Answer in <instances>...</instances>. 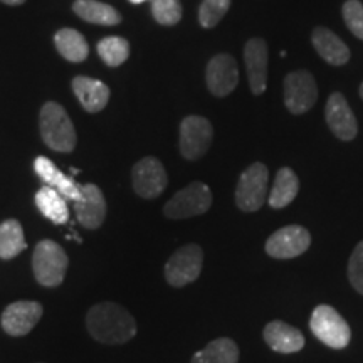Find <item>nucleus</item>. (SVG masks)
<instances>
[{"label": "nucleus", "instance_id": "f257e3e1", "mask_svg": "<svg viewBox=\"0 0 363 363\" xmlns=\"http://www.w3.org/2000/svg\"><path fill=\"white\" fill-rule=\"evenodd\" d=\"M86 328L96 342L121 345L136 335V321L126 308L116 303H99L86 315Z\"/></svg>", "mask_w": 363, "mask_h": 363}, {"label": "nucleus", "instance_id": "f03ea898", "mask_svg": "<svg viewBox=\"0 0 363 363\" xmlns=\"http://www.w3.org/2000/svg\"><path fill=\"white\" fill-rule=\"evenodd\" d=\"M40 136L44 143L54 152L71 153L78 143L74 125L69 115L59 103L49 101L40 110Z\"/></svg>", "mask_w": 363, "mask_h": 363}, {"label": "nucleus", "instance_id": "7ed1b4c3", "mask_svg": "<svg viewBox=\"0 0 363 363\" xmlns=\"http://www.w3.org/2000/svg\"><path fill=\"white\" fill-rule=\"evenodd\" d=\"M67 264V254L54 240L44 239L35 246L33 254L34 278L44 288H57L65 281Z\"/></svg>", "mask_w": 363, "mask_h": 363}, {"label": "nucleus", "instance_id": "20e7f679", "mask_svg": "<svg viewBox=\"0 0 363 363\" xmlns=\"http://www.w3.org/2000/svg\"><path fill=\"white\" fill-rule=\"evenodd\" d=\"M310 328L315 337L331 348H345L350 343L352 331L343 316L328 305H320L313 311Z\"/></svg>", "mask_w": 363, "mask_h": 363}, {"label": "nucleus", "instance_id": "39448f33", "mask_svg": "<svg viewBox=\"0 0 363 363\" xmlns=\"http://www.w3.org/2000/svg\"><path fill=\"white\" fill-rule=\"evenodd\" d=\"M267 180L269 174L264 163L256 162L247 167L239 177L235 189V203L240 211L256 212L264 206L267 199Z\"/></svg>", "mask_w": 363, "mask_h": 363}, {"label": "nucleus", "instance_id": "423d86ee", "mask_svg": "<svg viewBox=\"0 0 363 363\" xmlns=\"http://www.w3.org/2000/svg\"><path fill=\"white\" fill-rule=\"evenodd\" d=\"M212 206V192L202 182H194L177 192L163 207V214L169 219H189L206 214Z\"/></svg>", "mask_w": 363, "mask_h": 363}, {"label": "nucleus", "instance_id": "0eeeda50", "mask_svg": "<svg viewBox=\"0 0 363 363\" xmlns=\"http://www.w3.org/2000/svg\"><path fill=\"white\" fill-rule=\"evenodd\" d=\"M203 252L197 244L180 247L165 264V279L174 288H184L201 276Z\"/></svg>", "mask_w": 363, "mask_h": 363}, {"label": "nucleus", "instance_id": "6e6552de", "mask_svg": "<svg viewBox=\"0 0 363 363\" xmlns=\"http://www.w3.org/2000/svg\"><path fill=\"white\" fill-rule=\"evenodd\" d=\"M214 138L211 121L203 116H187L180 125V153L187 160H197L207 153Z\"/></svg>", "mask_w": 363, "mask_h": 363}, {"label": "nucleus", "instance_id": "1a4fd4ad", "mask_svg": "<svg viewBox=\"0 0 363 363\" xmlns=\"http://www.w3.org/2000/svg\"><path fill=\"white\" fill-rule=\"evenodd\" d=\"M318 99L316 81L308 71L289 72L284 79V103L293 115H303Z\"/></svg>", "mask_w": 363, "mask_h": 363}, {"label": "nucleus", "instance_id": "9d476101", "mask_svg": "<svg viewBox=\"0 0 363 363\" xmlns=\"http://www.w3.org/2000/svg\"><path fill=\"white\" fill-rule=\"evenodd\" d=\"M311 235L301 225H286L267 239L266 252L276 259H293L310 247Z\"/></svg>", "mask_w": 363, "mask_h": 363}, {"label": "nucleus", "instance_id": "9b49d317", "mask_svg": "<svg viewBox=\"0 0 363 363\" xmlns=\"http://www.w3.org/2000/svg\"><path fill=\"white\" fill-rule=\"evenodd\" d=\"M135 192L143 199H155L165 190L167 179L165 167L155 157H145L131 170Z\"/></svg>", "mask_w": 363, "mask_h": 363}, {"label": "nucleus", "instance_id": "f8f14e48", "mask_svg": "<svg viewBox=\"0 0 363 363\" xmlns=\"http://www.w3.org/2000/svg\"><path fill=\"white\" fill-rule=\"evenodd\" d=\"M206 79L207 88L214 96H229L239 83V67L235 59L229 54H217L208 61Z\"/></svg>", "mask_w": 363, "mask_h": 363}, {"label": "nucleus", "instance_id": "ddd939ff", "mask_svg": "<svg viewBox=\"0 0 363 363\" xmlns=\"http://www.w3.org/2000/svg\"><path fill=\"white\" fill-rule=\"evenodd\" d=\"M43 311V305L38 301H16L4 310L0 325L11 337H26L39 323Z\"/></svg>", "mask_w": 363, "mask_h": 363}, {"label": "nucleus", "instance_id": "4468645a", "mask_svg": "<svg viewBox=\"0 0 363 363\" xmlns=\"http://www.w3.org/2000/svg\"><path fill=\"white\" fill-rule=\"evenodd\" d=\"M326 123L330 130L343 142H350L358 133L357 118L353 115L350 104L342 93H333L326 101Z\"/></svg>", "mask_w": 363, "mask_h": 363}, {"label": "nucleus", "instance_id": "2eb2a0df", "mask_svg": "<svg viewBox=\"0 0 363 363\" xmlns=\"http://www.w3.org/2000/svg\"><path fill=\"white\" fill-rule=\"evenodd\" d=\"M244 59H246V71L249 86L254 96H261L267 86V44L264 39H249L244 48Z\"/></svg>", "mask_w": 363, "mask_h": 363}, {"label": "nucleus", "instance_id": "dca6fc26", "mask_svg": "<svg viewBox=\"0 0 363 363\" xmlns=\"http://www.w3.org/2000/svg\"><path fill=\"white\" fill-rule=\"evenodd\" d=\"M81 199L74 202V212L79 224L86 229H99L106 217V201L98 185H81Z\"/></svg>", "mask_w": 363, "mask_h": 363}, {"label": "nucleus", "instance_id": "f3484780", "mask_svg": "<svg viewBox=\"0 0 363 363\" xmlns=\"http://www.w3.org/2000/svg\"><path fill=\"white\" fill-rule=\"evenodd\" d=\"M34 170L40 179H43L48 187H51L54 190H57L66 201L76 202L81 199V185L76 184L71 177H67L66 174H62L61 170L57 169L54 163L45 157H38L34 160Z\"/></svg>", "mask_w": 363, "mask_h": 363}, {"label": "nucleus", "instance_id": "a211bd4d", "mask_svg": "<svg viewBox=\"0 0 363 363\" xmlns=\"http://www.w3.org/2000/svg\"><path fill=\"white\" fill-rule=\"evenodd\" d=\"M311 43L316 52L333 66H343L350 61V49L347 44L326 27H316L311 34Z\"/></svg>", "mask_w": 363, "mask_h": 363}, {"label": "nucleus", "instance_id": "6ab92c4d", "mask_svg": "<svg viewBox=\"0 0 363 363\" xmlns=\"http://www.w3.org/2000/svg\"><path fill=\"white\" fill-rule=\"evenodd\" d=\"M264 340L274 352L296 353L305 347L303 333L283 321H271L264 328Z\"/></svg>", "mask_w": 363, "mask_h": 363}, {"label": "nucleus", "instance_id": "aec40b11", "mask_svg": "<svg viewBox=\"0 0 363 363\" xmlns=\"http://www.w3.org/2000/svg\"><path fill=\"white\" fill-rule=\"evenodd\" d=\"M72 91L84 110L89 113L101 111L110 99V88L106 84L98 79L86 78V76H78L72 79Z\"/></svg>", "mask_w": 363, "mask_h": 363}, {"label": "nucleus", "instance_id": "412c9836", "mask_svg": "<svg viewBox=\"0 0 363 363\" xmlns=\"http://www.w3.org/2000/svg\"><path fill=\"white\" fill-rule=\"evenodd\" d=\"M35 206L39 207L44 217H48L54 224L61 225L69 220V208H67L66 199L51 187L39 189V192L35 194Z\"/></svg>", "mask_w": 363, "mask_h": 363}, {"label": "nucleus", "instance_id": "4be33fe9", "mask_svg": "<svg viewBox=\"0 0 363 363\" xmlns=\"http://www.w3.org/2000/svg\"><path fill=\"white\" fill-rule=\"evenodd\" d=\"M72 11L76 12V16H79L86 22H91V24L116 26L121 21L120 12L115 7L96 2V0H78L72 6Z\"/></svg>", "mask_w": 363, "mask_h": 363}, {"label": "nucleus", "instance_id": "5701e85b", "mask_svg": "<svg viewBox=\"0 0 363 363\" xmlns=\"http://www.w3.org/2000/svg\"><path fill=\"white\" fill-rule=\"evenodd\" d=\"M299 190V180L296 174L288 167L281 169L276 175L272 190L269 194V206L272 208H283L296 199Z\"/></svg>", "mask_w": 363, "mask_h": 363}, {"label": "nucleus", "instance_id": "b1692460", "mask_svg": "<svg viewBox=\"0 0 363 363\" xmlns=\"http://www.w3.org/2000/svg\"><path fill=\"white\" fill-rule=\"evenodd\" d=\"M54 44H56L59 54L71 62H81L88 57L89 45L74 29H61L54 35Z\"/></svg>", "mask_w": 363, "mask_h": 363}, {"label": "nucleus", "instance_id": "393cba45", "mask_svg": "<svg viewBox=\"0 0 363 363\" xmlns=\"http://www.w3.org/2000/svg\"><path fill=\"white\" fill-rule=\"evenodd\" d=\"M27 242L19 220L7 219L0 224V259H13L26 251Z\"/></svg>", "mask_w": 363, "mask_h": 363}, {"label": "nucleus", "instance_id": "a878e982", "mask_svg": "<svg viewBox=\"0 0 363 363\" xmlns=\"http://www.w3.org/2000/svg\"><path fill=\"white\" fill-rule=\"evenodd\" d=\"M239 348L230 338H217L197 352L190 363H238Z\"/></svg>", "mask_w": 363, "mask_h": 363}, {"label": "nucleus", "instance_id": "bb28decb", "mask_svg": "<svg viewBox=\"0 0 363 363\" xmlns=\"http://www.w3.org/2000/svg\"><path fill=\"white\" fill-rule=\"evenodd\" d=\"M98 54L108 66H120L130 56V44L125 38H104L98 43Z\"/></svg>", "mask_w": 363, "mask_h": 363}, {"label": "nucleus", "instance_id": "cd10ccee", "mask_svg": "<svg viewBox=\"0 0 363 363\" xmlns=\"http://www.w3.org/2000/svg\"><path fill=\"white\" fill-rule=\"evenodd\" d=\"M230 7V0H203L199 9V22L206 29L216 27Z\"/></svg>", "mask_w": 363, "mask_h": 363}, {"label": "nucleus", "instance_id": "c85d7f7f", "mask_svg": "<svg viewBox=\"0 0 363 363\" xmlns=\"http://www.w3.org/2000/svg\"><path fill=\"white\" fill-rule=\"evenodd\" d=\"M152 13L162 26H175L182 19L180 0H152Z\"/></svg>", "mask_w": 363, "mask_h": 363}, {"label": "nucleus", "instance_id": "c756f323", "mask_svg": "<svg viewBox=\"0 0 363 363\" xmlns=\"http://www.w3.org/2000/svg\"><path fill=\"white\" fill-rule=\"evenodd\" d=\"M343 19L353 35L363 40V6L358 0H348L343 4Z\"/></svg>", "mask_w": 363, "mask_h": 363}, {"label": "nucleus", "instance_id": "7c9ffc66", "mask_svg": "<svg viewBox=\"0 0 363 363\" xmlns=\"http://www.w3.org/2000/svg\"><path fill=\"white\" fill-rule=\"evenodd\" d=\"M348 279L358 293L363 294V240L357 244L348 262Z\"/></svg>", "mask_w": 363, "mask_h": 363}, {"label": "nucleus", "instance_id": "2f4dec72", "mask_svg": "<svg viewBox=\"0 0 363 363\" xmlns=\"http://www.w3.org/2000/svg\"><path fill=\"white\" fill-rule=\"evenodd\" d=\"M0 2L7 4V6H21V4H24L26 0H0Z\"/></svg>", "mask_w": 363, "mask_h": 363}, {"label": "nucleus", "instance_id": "473e14b6", "mask_svg": "<svg viewBox=\"0 0 363 363\" xmlns=\"http://www.w3.org/2000/svg\"><path fill=\"white\" fill-rule=\"evenodd\" d=\"M130 2H133V4H142V2H145V0H130Z\"/></svg>", "mask_w": 363, "mask_h": 363}, {"label": "nucleus", "instance_id": "72a5a7b5", "mask_svg": "<svg viewBox=\"0 0 363 363\" xmlns=\"http://www.w3.org/2000/svg\"><path fill=\"white\" fill-rule=\"evenodd\" d=\"M360 96H362V99H363V83H362V86H360Z\"/></svg>", "mask_w": 363, "mask_h": 363}]
</instances>
